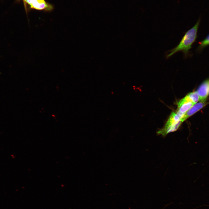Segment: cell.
Instances as JSON below:
<instances>
[{
    "label": "cell",
    "instance_id": "cell-1",
    "mask_svg": "<svg viewBox=\"0 0 209 209\" xmlns=\"http://www.w3.org/2000/svg\"><path fill=\"white\" fill-rule=\"evenodd\" d=\"M200 20V19L199 18L194 26L186 32L177 46L167 52L166 55L167 59L170 58L176 53L180 51L183 53L185 57L188 55L189 50L191 48L192 45L195 41L197 37V33Z\"/></svg>",
    "mask_w": 209,
    "mask_h": 209
},
{
    "label": "cell",
    "instance_id": "cell-2",
    "mask_svg": "<svg viewBox=\"0 0 209 209\" xmlns=\"http://www.w3.org/2000/svg\"><path fill=\"white\" fill-rule=\"evenodd\" d=\"M194 104L187 96L179 102L175 112L179 117L181 120L186 112Z\"/></svg>",
    "mask_w": 209,
    "mask_h": 209
},
{
    "label": "cell",
    "instance_id": "cell-3",
    "mask_svg": "<svg viewBox=\"0 0 209 209\" xmlns=\"http://www.w3.org/2000/svg\"><path fill=\"white\" fill-rule=\"evenodd\" d=\"M182 123L181 121L177 123H172L167 121L163 127L158 131L157 134L158 135L165 136L168 133L177 130Z\"/></svg>",
    "mask_w": 209,
    "mask_h": 209
},
{
    "label": "cell",
    "instance_id": "cell-4",
    "mask_svg": "<svg viewBox=\"0 0 209 209\" xmlns=\"http://www.w3.org/2000/svg\"><path fill=\"white\" fill-rule=\"evenodd\" d=\"M197 91L199 96V101L204 102L209 94V80L203 82Z\"/></svg>",
    "mask_w": 209,
    "mask_h": 209
},
{
    "label": "cell",
    "instance_id": "cell-5",
    "mask_svg": "<svg viewBox=\"0 0 209 209\" xmlns=\"http://www.w3.org/2000/svg\"><path fill=\"white\" fill-rule=\"evenodd\" d=\"M205 105L203 102H199L194 105L184 115L181 119V121L182 122L188 118L202 108Z\"/></svg>",
    "mask_w": 209,
    "mask_h": 209
},
{
    "label": "cell",
    "instance_id": "cell-6",
    "mask_svg": "<svg viewBox=\"0 0 209 209\" xmlns=\"http://www.w3.org/2000/svg\"><path fill=\"white\" fill-rule=\"evenodd\" d=\"M30 6L31 8L38 10H43L48 7L44 0H33Z\"/></svg>",
    "mask_w": 209,
    "mask_h": 209
},
{
    "label": "cell",
    "instance_id": "cell-7",
    "mask_svg": "<svg viewBox=\"0 0 209 209\" xmlns=\"http://www.w3.org/2000/svg\"><path fill=\"white\" fill-rule=\"evenodd\" d=\"M208 45H209V34L203 40L199 42L197 50L198 51H201Z\"/></svg>",
    "mask_w": 209,
    "mask_h": 209
},
{
    "label": "cell",
    "instance_id": "cell-8",
    "mask_svg": "<svg viewBox=\"0 0 209 209\" xmlns=\"http://www.w3.org/2000/svg\"><path fill=\"white\" fill-rule=\"evenodd\" d=\"M187 96L194 104L196 103L199 101V96L197 91L190 93Z\"/></svg>",
    "mask_w": 209,
    "mask_h": 209
},
{
    "label": "cell",
    "instance_id": "cell-9",
    "mask_svg": "<svg viewBox=\"0 0 209 209\" xmlns=\"http://www.w3.org/2000/svg\"><path fill=\"white\" fill-rule=\"evenodd\" d=\"M26 2L28 3L29 5H30L33 2V0H24Z\"/></svg>",
    "mask_w": 209,
    "mask_h": 209
},
{
    "label": "cell",
    "instance_id": "cell-10",
    "mask_svg": "<svg viewBox=\"0 0 209 209\" xmlns=\"http://www.w3.org/2000/svg\"></svg>",
    "mask_w": 209,
    "mask_h": 209
}]
</instances>
